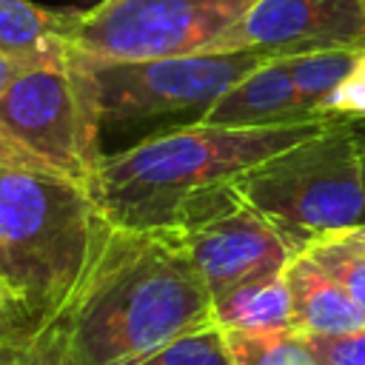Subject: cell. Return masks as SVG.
<instances>
[{"label": "cell", "mask_w": 365, "mask_h": 365, "mask_svg": "<svg viewBox=\"0 0 365 365\" xmlns=\"http://www.w3.org/2000/svg\"><path fill=\"white\" fill-rule=\"evenodd\" d=\"M37 325L63 365H137L217 322L205 282L171 234L108 222L71 297Z\"/></svg>", "instance_id": "obj_1"}, {"label": "cell", "mask_w": 365, "mask_h": 365, "mask_svg": "<svg viewBox=\"0 0 365 365\" xmlns=\"http://www.w3.org/2000/svg\"><path fill=\"white\" fill-rule=\"evenodd\" d=\"M331 123L334 117L257 128L185 125L103 157L88 180V191L117 228L171 231L188 200L234 182L248 168L319 134Z\"/></svg>", "instance_id": "obj_2"}, {"label": "cell", "mask_w": 365, "mask_h": 365, "mask_svg": "<svg viewBox=\"0 0 365 365\" xmlns=\"http://www.w3.org/2000/svg\"><path fill=\"white\" fill-rule=\"evenodd\" d=\"M106 228L86 182L0 160V288L31 322L63 308Z\"/></svg>", "instance_id": "obj_3"}, {"label": "cell", "mask_w": 365, "mask_h": 365, "mask_svg": "<svg viewBox=\"0 0 365 365\" xmlns=\"http://www.w3.org/2000/svg\"><path fill=\"white\" fill-rule=\"evenodd\" d=\"M274 57L257 48L134 63L83 57L91 77L103 157L202 123L205 111L234 83Z\"/></svg>", "instance_id": "obj_4"}, {"label": "cell", "mask_w": 365, "mask_h": 365, "mask_svg": "<svg viewBox=\"0 0 365 365\" xmlns=\"http://www.w3.org/2000/svg\"><path fill=\"white\" fill-rule=\"evenodd\" d=\"M237 191L294 254L319 237L362 225L365 188L351 120H334L319 134L248 168L237 177Z\"/></svg>", "instance_id": "obj_5"}, {"label": "cell", "mask_w": 365, "mask_h": 365, "mask_svg": "<svg viewBox=\"0 0 365 365\" xmlns=\"http://www.w3.org/2000/svg\"><path fill=\"white\" fill-rule=\"evenodd\" d=\"M0 131L26 163L88 185L103 151L86 60L68 46L23 66L0 97Z\"/></svg>", "instance_id": "obj_6"}, {"label": "cell", "mask_w": 365, "mask_h": 365, "mask_svg": "<svg viewBox=\"0 0 365 365\" xmlns=\"http://www.w3.org/2000/svg\"><path fill=\"white\" fill-rule=\"evenodd\" d=\"M257 0H100L80 11L68 46L88 60H163L208 54Z\"/></svg>", "instance_id": "obj_7"}, {"label": "cell", "mask_w": 365, "mask_h": 365, "mask_svg": "<svg viewBox=\"0 0 365 365\" xmlns=\"http://www.w3.org/2000/svg\"><path fill=\"white\" fill-rule=\"evenodd\" d=\"M165 234L185 251L211 302L251 279L282 274L294 257L279 231L240 197L237 180L188 200Z\"/></svg>", "instance_id": "obj_8"}, {"label": "cell", "mask_w": 365, "mask_h": 365, "mask_svg": "<svg viewBox=\"0 0 365 365\" xmlns=\"http://www.w3.org/2000/svg\"><path fill=\"white\" fill-rule=\"evenodd\" d=\"M365 46V0H257L208 48L271 51L277 57Z\"/></svg>", "instance_id": "obj_9"}, {"label": "cell", "mask_w": 365, "mask_h": 365, "mask_svg": "<svg viewBox=\"0 0 365 365\" xmlns=\"http://www.w3.org/2000/svg\"><path fill=\"white\" fill-rule=\"evenodd\" d=\"M294 106L291 66L288 57H274L240 83H234L202 117L205 125L225 128H257V125H288L299 123Z\"/></svg>", "instance_id": "obj_10"}, {"label": "cell", "mask_w": 365, "mask_h": 365, "mask_svg": "<svg viewBox=\"0 0 365 365\" xmlns=\"http://www.w3.org/2000/svg\"><path fill=\"white\" fill-rule=\"evenodd\" d=\"M291 294V328L299 334H342L365 325L351 297L302 251L285 265Z\"/></svg>", "instance_id": "obj_11"}, {"label": "cell", "mask_w": 365, "mask_h": 365, "mask_svg": "<svg viewBox=\"0 0 365 365\" xmlns=\"http://www.w3.org/2000/svg\"><path fill=\"white\" fill-rule=\"evenodd\" d=\"M77 9H46L31 0H0V51L23 66L68 51Z\"/></svg>", "instance_id": "obj_12"}, {"label": "cell", "mask_w": 365, "mask_h": 365, "mask_svg": "<svg viewBox=\"0 0 365 365\" xmlns=\"http://www.w3.org/2000/svg\"><path fill=\"white\" fill-rule=\"evenodd\" d=\"M214 322L240 331H282L291 328V294L282 274L251 279L225 297L214 299Z\"/></svg>", "instance_id": "obj_13"}, {"label": "cell", "mask_w": 365, "mask_h": 365, "mask_svg": "<svg viewBox=\"0 0 365 365\" xmlns=\"http://www.w3.org/2000/svg\"><path fill=\"white\" fill-rule=\"evenodd\" d=\"M365 48V46H362ZM359 48H325L311 54H291V86H294V106L302 120L322 117L319 106L322 100L342 83V77L351 71Z\"/></svg>", "instance_id": "obj_14"}, {"label": "cell", "mask_w": 365, "mask_h": 365, "mask_svg": "<svg viewBox=\"0 0 365 365\" xmlns=\"http://www.w3.org/2000/svg\"><path fill=\"white\" fill-rule=\"evenodd\" d=\"M305 254L351 297V302L365 317V240H359L351 228H345L314 240L305 248Z\"/></svg>", "instance_id": "obj_15"}, {"label": "cell", "mask_w": 365, "mask_h": 365, "mask_svg": "<svg viewBox=\"0 0 365 365\" xmlns=\"http://www.w3.org/2000/svg\"><path fill=\"white\" fill-rule=\"evenodd\" d=\"M231 365H314L305 339L294 328L282 331H240L222 328Z\"/></svg>", "instance_id": "obj_16"}, {"label": "cell", "mask_w": 365, "mask_h": 365, "mask_svg": "<svg viewBox=\"0 0 365 365\" xmlns=\"http://www.w3.org/2000/svg\"><path fill=\"white\" fill-rule=\"evenodd\" d=\"M137 365H231L225 336L220 325H205L197 331H188L160 351L148 354Z\"/></svg>", "instance_id": "obj_17"}, {"label": "cell", "mask_w": 365, "mask_h": 365, "mask_svg": "<svg viewBox=\"0 0 365 365\" xmlns=\"http://www.w3.org/2000/svg\"><path fill=\"white\" fill-rule=\"evenodd\" d=\"M0 365H63L51 336L29 319L0 331Z\"/></svg>", "instance_id": "obj_18"}, {"label": "cell", "mask_w": 365, "mask_h": 365, "mask_svg": "<svg viewBox=\"0 0 365 365\" xmlns=\"http://www.w3.org/2000/svg\"><path fill=\"white\" fill-rule=\"evenodd\" d=\"M314 365H365V325L342 334H302Z\"/></svg>", "instance_id": "obj_19"}, {"label": "cell", "mask_w": 365, "mask_h": 365, "mask_svg": "<svg viewBox=\"0 0 365 365\" xmlns=\"http://www.w3.org/2000/svg\"><path fill=\"white\" fill-rule=\"evenodd\" d=\"M319 114L334 120H365V48H359L342 83L322 100Z\"/></svg>", "instance_id": "obj_20"}, {"label": "cell", "mask_w": 365, "mask_h": 365, "mask_svg": "<svg viewBox=\"0 0 365 365\" xmlns=\"http://www.w3.org/2000/svg\"><path fill=\"white\" fill-rule=\"evenodd\" d=\"M17 319H29V317L20 311V305H17L9 294H0V331H3L6 325L17 322ZM29 322H31V319H29Z\"/></svg>", "instance_id": "obj_21"}, {"label": "cell", "mask_w": 365, "mask_h": 365, "mask_svg": "<svg viewBox=\"0 0 365 365\" xmlns=\"http://www.w3.org/2000/svg\"><path fill=\"white\" fill-rule=\"evenodd\" d=\"M23 68V63H17V60H11V57H6L3 51H0V97H3V91L9 88V83L14 80V74Z\"/></svg>", "instance_id": "obj_22"}, {"label": "cell", "mask_w": 365, "mask_h": 365, "mask_svg": "<svg viewBox=\"0 0 365 365\" xmlns=\"http://www.w3.org/2000/svg\"><path fill=\"white\" fill-rule=\"evenodd\" d=\"M354 137H356V151H359V165H362V188H365V120H351ZM365 225V217H362Z\"/></svg>", "instance_id": "obj_23"}, {"label": "cell", "mask_w": 365, "mask_h": 365, "mask_svg": "<svg viewBox=\"0 0 365 365\" xmlns=\"http://www.w3.org/2000/svg\"><path fill=\"white\" fill-rule=\"evenodd\" d=\"M0 160H6V163H26L23 154L9 143V137L3 131H0Z\"/></svg>", "instance_id": "obj_24"}, {"label": "cell", "mask_w": 365, "mask_h": 365, "mask_svg": "<svg viewBox=\"0 0 365 365\" xmlns=\"http://www.w3.org/2000/svg\"><path fill=\"white\" fill-rule=\"evenodd\" d=\"M351 231H354L359 240H365V225H356V228H351Z\"/></svg>", "instance_id": "obj_25"}, {"label": "cell", "mask_w": 365, "mask_h": 365, "mask_svg": "<svg viewBox=\"0 0 365 365\" xmlns=\"http://www.w3.org/2000/svg\"><path fill=\"white\" fill-rule=\"evenodd\" d=\"M0 294H6V291H3V288H0Z\"/></svg>", "instance_id": "obj_26"}]
</instances>
